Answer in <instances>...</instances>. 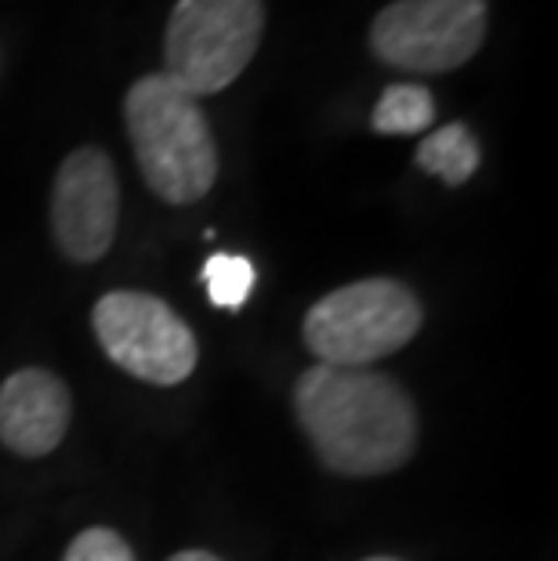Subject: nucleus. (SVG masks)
Segmentation results:
<instances>
[{
	"mask_svg": "<svg viewBox=\"0 0 558 561\" xmlns=\"http://www.w3.org/2000/svg\"><path fill=\"white\" fill-rule=\"evenodd\" d=\"M294 413L316 457L349 479L396 471L418 449V410L377 369L308 366L294 385Z\"/></svg>",
	"mask_w": 558,
	"mask_h": 561,
	"instance_id": "1",
	"label": "nucleus"
},
{
	"mask_svg": "<svg viewBox=\"0 0 558 561\" xmlns=\"http://www.w3.org/2000/svg\"><path fill=\"white\" fill-rule=\"evenodd\" d=\"M124 124L138 171L163 203L189 207L218 182V146L200 99L171 77L149 73L130 83Z\"/></svg>",
	"mask_w": 558,
	"mask_h": 561,
	"instance_id": "2",
	"label": "nucleus"
},
{
	"mask_svg": "<svg viewBox=\"0 0 558 561\" xmlns=\"http://www.w3.org/2000/svg\"><path fill=\"white\" fill-rule=\"evenodd\" d=\"M424 308L407 283L371 276L319 297L305 316V344L323 366L371 369L418 337Z\"/></svg>",
	"mask_w": 558,
	"mask_h": 561,
	"instance_id": "3",
	"label": "nucleus"
},
{
	"mask_svg": "<svg viewBox=\"0 0 558 561\" xmlns=\"http://www.w3.org/2000/svg\"><path fill=\"white\" fill-rule=\"evenodd\" d=\"M261 33V0H178L163 33V77L193 99L218 94L251 66Z\"/></svg>",
	"mask_w": 558,
	"mask_h": 561,
	"instance_id": "4",
	"label": "nucleus"
},
{
	"mask_svg": "<svg viewBox=\"0 0 558 561\" xmlns=\"http://www.w3.org/2000/svg\"><path fill=\"white\" fill-rule=\"evenodd\" d=\"M94 337L124 374L171 388L196 369L200 344L189 322L168 301L138 290L105 294L91 312Z\"/></svg>",
	"mask_w": 558,
	"mask_h": 561,
	"instance_id": "5",
	"label": "nucleus"
},
{
	"mask_svg": "<svg viewBox=\"0 0 558 561\" xmlns=\"http://www.w3.org/2000/svg\"><path fill=\"white\" fill-rule=\"evenodd\" d=\"M486 0H391L377 11L371 47L382 62L407 73H449L486 41Z\"/></svg>",
	"mask_w": 558,
	"mask_h": 561,
	"instance_id": "6",
	"label": "nucleus"
},
{
	"mask_svg": "<svg viewBox=\"0 0 558 561\" xmlns=\"http://www.w3.org/2000/svg\"><path fill=\"white\" fill-rule=\"evenodd\" d=\"M116 218L121 185L113 160L94 146L73 149L58 167L52 188V236L58 250L77 265L105 257L116 240Z\"/></svg>",
	"mask_w": 558,
	"mask_h": 561,
	"instance_id": "7",
	"label": "nucleus"
},
{
	"mask_svg": "<svg viewBox=\"0 0 558 561\" xmlns=\"http://www.w3.org/2000/svg\"><path fill=\"white\" fill-rule=\"evenodd\" d=\"M73 399L52 369L26 366L0 385V442L19 457H47L69 432Z\"/></svg>",
	"mask_w": 558,
	"mask_h": 561,
	"instance_id": "8",
	"label": "nucleus"
},
{
	"mask_svg": "<svg viewBox=\"0 0 558 561\" xmlns=\"http://www.w3.org/2000/svg\"><path fill=\"white\" fill-rule=\"evenodd\" d=\"M479 141L465 124L435 127L421 138L418 146V167L429 174H439L446 185H465L468 178L479 171Z\"/></svg>",
	"mask_w": 558,
	"mask_h": 561,
	"instance_id": "9",
	"label": "nucleus"
},
{
	"mask_svg": "<svg viewBox=\"0 0 558 561\" xmlns=\"http://www.w3.org/2000/svg\"><path fill=\"white\" fill-rule=\"evenodd\" d=\"M435 121V99L421 83H391L374 110L377 135H421Z\"/></svg>",
	"mask_w": 558,
	"mask_h": 561,
	"instance_id": "10",
	"label": "nucleus"
},
{
	"mask_svg": "<svg viewBox=\"0 0 558 561\" xmlns=\"http://www.w3.org/2000/svg\"><path fill=\"white\" fill-rule=\"evenodd\" d=\"M258 272L251 265V257L243 254H210L204 261V286L210 294V305L218 308H243V301L254 290Z\"/></svg>",
	"mask_w": 558,
	"mask_h": 561,
	"instance_id": "11",
	"label": "nucleus"
},
{
	"mask_svg": "<svg viewBox=\"0 0 558 561\" xmlns=\"http://www.w3.org/2000/svg\"><path fill=\"white\" fill-rule=\"evenodd\" d=\"M62 561H135V551H130V543L121 533L94 525V529H84L69 543Z\"/></svg>",
	"mask_w": 558,
	"mask_h": 561,
	"instance_id": "12",
	"label": "nucleus"
},
{
	"mask_svg": "<svg viewBox=\"0 0 558 561\" xmlns=\"http://www.w3.org/2000/svg\"><path fill=\"white\" fill-rule=\"evenodd\" d=\"M171 561H221V558H215L210 551H182V554H174Z\"/></svg>",
	"mask_w": 558,
	"mask_h": 561,
	"instance_id": "13",
	"label": "nucleus"
},
{
	"mask_svg": "<svg viewBox=\"0 0 558 561\" xmlns=\"http://www.w3.org/2000/svg\"><path fill=\"white\" fill-rule=\"evenodd\" d=\"M366 561H399V558H366Z\"/></svg>",
	"mask_w": 558,
	"mask_h": 561,
	"instance_id": "14",
	"label": "nucleus"
}]
</instances>
